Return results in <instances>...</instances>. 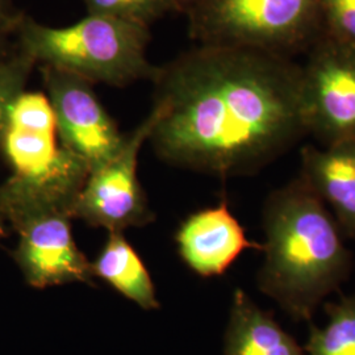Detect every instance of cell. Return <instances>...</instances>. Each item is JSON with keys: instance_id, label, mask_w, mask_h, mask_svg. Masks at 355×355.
<instances>
[{"instance_id": "cell-1", "label": "cell", "mask_w": 355, "mask_h": 355, "mask_svg": "<svg viewBox=\"0 0 355 355\" xmlns=\"http://www.w3.org/2000/svg\"><path fill=\"white\" fill-rule=\"evenodd\" d=\"M149 140L171 165L249 174L308 133L302 66L286 55L198 45L158 66Z\"/></svg>"}, {"instance_id": "cell-2", "label": "cell", "mask_w": 355, "mask_h": 355, "mask_svg": "<svg viewBox=\"0 0 355 355\" xmlns=\"http://www.w3.org/2000/svg\"><path fill=\"white\" fill-rule=\"evenodd\" d=\"M263 225L259 290L295 320H311L350 268L338 225L302 178L271 195Z\"/></svg>"}, {"instance_id": "cell-3", "label": "cell", "mask_w": 355, "mask_h": 355, "mask_svg": "<svg viewBox=\"0 0 355 355\" xmlns=\"http://www.w3.org/2000/svg\"><path fill=\"white\" fill-rule=\"evenodd\" d=\"M0 148L12 175L0 186V212L15 207H46L70 212L89 174L58 137L49 98L23 92L13 103Z\"/></svg>"}, {"instance_id": "cell-4", "label": "cell", "mask_w": 355, "mask_h": 355, "mask_svg": "<svg viewBox=\"0 0 355 355\" xmlns=\"http://www.w3.org/2000/svg\"><path fill=\"white\" fill-rule=\"evenodd\" d=\"M16 29L20 51L36 62L69 71L89 83L125 86L141 79L153 80L158 69L146 57L149 26L89 13L62 28L24 17Z\"/></svg>"}, {"instance_id": "cell-5", "label": "cell", "mask_w": 355, "mask_h": 355, "mask_svg": "<svg viewBox=\"0 0 355 355\" xmlns=\"http://www.w3.org/2000/svg\"><path fill=\"white\" fill-rule=\"evenodd\" d=\"M186 13L191 38L199 45L288 57L322 35L318 0H199Z\"/></svg>"}, {"instance_id": "cell-6", "label": "cell", "mask_w": 355, "mask_h": 355, "mask_svg": "<svg viewBox=\"0 0 355 355\" xmlns=\"http://www.w3.org/2000/svg\"><path fill=\"white\" fill-rule=\"evenodd\" d=\"M0 217L19 233L15 259L29 286L48 288L92 283V262L76 246L70 212L46 207H16L0 212Z\"/></svg>"}, {"instance_id": "cell-7", "label": "cell", "mask_w": 355, "mask_h": 355, "mask_svg": "<svg viewBox=\"0 0 355 355\" xmlns=\"http://www.w3.org/2000/svg\"><path fill=\"white\" fill-rule=\"evenodd\" d=\"M155 120L157 112L153 108L140 125L125 136L114 157L89 173L73 207V218L107 229L108 233L152 221V211L137 177V165L141 148L149 140Z\"/></svg>"}, {"instance_id": "cell-8", "label": "cell", "mask_w": 355, "mask_h": 355, "mask_svg": "<svg viewBox=\"0 0 355 355\" xmlns=\"http://www.w3.org/2000/svg\"><path fill=\"white\" fill-rule=\"evenodd\" d=\"M308 132L325 145L355 141V48L322 35L302 66Z\"/></svg>"}, {"instance_id": "cell-9", "label": "cell", "mask_w": 355, "mask_h": 355, "mask_svg": "<svg viewBox=\"0 0 355 355\" xmlns=\"http://www.w3.org/2000/svg\"><path fill=\"white\" fill-rule=\"evenodd\" d=\"M41 71L62 145L89 166V173L99 168L117 153L125 136L120 135L89 80L45 64Z\"/></svg>"}, {"instance_id": "cell-10", "label": "cell", "mask_w": 355, "mask_h": 355, "mask_svg": "<svg viewBox=\"0 0 355 355\" xmlns=\"http://www.w3.org/2000/svg\"><path fill=\"white\" fill-rule=\"evenodd\" d=\"M175 241L184 263L203 278L223 275L246 249H263L246 237L225 202L192 214Z\"/></svg>"}, {"instance_id": "cell-11", "label": "cell", "mask_w": 355, "mask_h": 355, "mask_svg": "<svg viewBox=\"0 0 355 355\" xmlns=\"http://www.w3.org/2000/svg\"><path fill=\"white\" fill-rule=\"evenodd\" d=\"M302 179L333 208L341 227L355 237V141L312 146L302 153Z\"/></svg>"}, {"instance_id": "cell-12", "label": "cell", "mask_w": 355, "mask_h": 355, "mask_svg": "<svg viewBox=\"0 0 355 355\" xmlns=\"http://www.w3.org/2000/svg\"><path fill=\"white\" fill-rule=\"evenodd\" d=\"M225 355H303V352L270 313L237 288L230 306Z\"/></svg>"}, {"instance_id": "cell-13", "label": "cell", "mask_w": 355, "mask_h": 355, "mask_svg": "<svg viewBox=\"0 0 355 355\" xmlns=\"http://www.w3.org/2000/svg\"><path fill=\"white\" fill-rule=\"evenodd\" d=\"M92 270L95 277L105 280L142 309L159 308L150 274L123 232L108 233L102 252L92 262Z\"/></svg>"}, {"instance_id": "cell-14", "label": "cell", "mask_w": 355, "mask_h": 355, "mask_svg": "<svg viewBox=\"0 0 355 355\" xmlns=\"http://www.w3.org/2000/svg\"><path fill=\"white\" fill-rule=\"evenodd\" d=\"M329 321L324 329L311 327L305 346L309 355H355V295L327 305Z\"/></svg>"}, {"instance_id": "cell-15", "label": "cell", "mask_w": 355, "mask_h": 355, "mask_svg": "<svg viewBox=\"0 0 355 355\" xmlns=\"http://www.w3.org/2000/svg\"><path fill=\"white\" fill-rule=\"evenodd\" d=\"M89 13L149 26L168 12H182L177 0H85Z\"/></svg>"}, {"instance_id": "cell-16", "label": "cell", "mask_w": 355, "mask_h": 355, "mask_svg": "<svg viewBox=\"0 0 355 355\" xmlns=\"http://www.w3.org/2000/svg\"><path fill=\"white\" fill-rule=\"evenodd\" d=\"M36 64L31 55L21 51L11 57L0 58V144L8 124L11 107L24 92Z\"/></svg>"}, {"instance_id": "cell-17", "label": "cell", "mask_w": 355, "mask_h": 355, "mask_svg": "<svg viewBox=\"0 0 355 355\" xmlns=\"http://www.w3.org/2000/svg\"><path fill=\"white\" fill-rule=\"evenodd\" d=\"M322 32L355 48V0H318Z\"/></svg>"}, {"instance_id": "cell-18", "label": "cell", "mask_w": 355, "mask_h": 355, "mask_svg": "<svg viewBox=\"0 0 355 355\" xmlns=\"http://www.w3.org/2000/svg\"><path fill=\"white\" fill-rule=\"evenodd\" d=\"M20 17L11 12L10 0H0V31H6L11 26L16 28Z\"/></svg>"}, {"instance_id": "cell-19", "label": "cell", "mask_w": 355, "mask_h": 355, "mask_svg": "<svg viewBox=\"0 0 355 355\" xmlns=\"http://www.w3.org/2000/svg\"><path fill=\"white\" fill-rule=\"evenodd\" d=\"M178 4L180 6V10L182 12H186L191 6H193L195 3H198L199 0H177Z\"/></svg>"}, {"instance_id": "cell-20", "label": "cell", "mask_w": 355, "mask_h": 355, "mask_svg": "<svg viewBox=\"0 0 355 355\" xmlns=\"http://www.w3.org/2000/svg\"><path fill=\"white\" fill-rule=\"evenodd\" d=\"M4 220L0 217V239L4 236V233H6V230H4Z\"/></svg>"}]
</instances>
